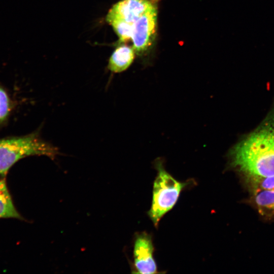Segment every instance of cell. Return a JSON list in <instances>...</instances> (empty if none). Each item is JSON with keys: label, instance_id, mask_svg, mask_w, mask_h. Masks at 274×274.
Segmentation results:
<instances>
[{"label": "cell", "instance_id": "4", "mask_svg": "<svg viewBox=\"0 0 274 274\" xmlns=\"http://www.w3.org/2000/svg\"><path fill=\"white\" fill-rule=\"evenodd\" d=\"M154 4L149 0H122L109 10L106 21L122 24L131 36L133 23Z\"/></svg>", "mask_w": 274, "mask_h": 274}, {"label": "cell", "instance_id": "8", "mask_svg": "<svg viewBox=\"0 0 274 274\" xmlns=\"http://www.w3.org/2000/svg\"><path fill=\"white\" fill-rule=\"evenodd\" d=\"M22 219L15 208L5 180H0V218Z\"/></svg>", "mask_w": 274, "mask_h": 274}, {"label": "cell", "instance_id": "6", "mask_svg": "<svg viewBox=\"0 0 274 274\" xmlns=\"http://www.w3.org/2000/svg\"><path fill=\"white\" fill-rule=\"evenodd\" d=\"M154 250L150 234L143 232L136 235L133 246V265L136 273H157V266L153 256Z\"/></svg>", "mask_w": 274, "mask_h": 274}, {"label": "cell", "instance_id": "7", "mask_svg": "<svg viewBox=\"0 0 274 274\" xmlns=\"http://www.w3.org/2000/svg\"><path fill=\"white\" fill-rule=\"evenodd\" d=\"M135 51L133 47L121 45L116 48L109 60L108 68L114 73L127 70L132 63Z\"/></svg>", "mask_w": 274, "mask_h": 274}, {"label": "cell", "instance_id": "9", "mask_svg": "<svg viewBox=\"0 0 274 274\" xmlns=\"http://www.w3.org/2000/svg\"><path fill=\"white\" fill-rule=\"evenodd\" d=\"M253 194V202L258 212L265 217L273 216L274 191H260Z\"/></svg>", "mask_w": 274, "mask_h": 274}, {"label": "cell", "instance_id": "11", "mask_svg": "<svg viewBox=\"0 0 274 274\" xmlns=\"http://www.w3.org/2000/svg\"><path fill=\"white\" fill-rule=\"evenodd\" d=\"M11 110L10 99L6 90L0 86V125L5 122Z\"/></svg>", "mask_w": 274, "mask_h": 274}, {"label": "cell", "instance_id": "2", "mask_svg": "<svg viewBox=\"0 0 274 274\" xmlns=\"http://www.w3.org/2000/svg\"><path fill=\"white\" fill-rule=\"evenodd\" d=\"M157 171L153 183L152 200L148 215L156 227L161 219L176 204L180 193L192 181L180 182L175 179L165 169L160 159L155 162Z\"/></svg>", "mask_w": 274, "mask_h": 274}, {"label": "cell", "instance_id": "1", "mask_svg": "<svg viewBox=\"0 0 274 274\" xmlns=\"http://www.w3.org/2000/svg\"><path fill=\"white\" fill-rule=\"evenodd\" d=\"M230 164L246 177L274 176V109L229 153Z\"/></svg>", "mask_w": 274, "mask_h": 274}, {"label": "cell", "instance_id": "5", "mask_svg": "<svg viewBox=\"0 0 274 274\" xmlns=\"http://www.w3.org/2000/svg\"><path fill=\"white\" fill-rule=\"evenodd\" d=\"M157 6L154 4L132 25L130 40L135 52L142 54L152 45L156 34Z\"/></svg>", "mask_w": 274, "mask_h": 274}, {"label": "cell", "instance_id": "3", "mask_svg": "<svg viewBox=\"0 0 274 274\" xmlns=\"http://www.w3.org/2000/svg\"><path fill=\"white\" fill-rule=\"evenodd\" d=\"M58 152L36 133L0 139V175L5 177L16 162L25 157L46 155L53 158Z\"/></svg>", "mask_w": 274, "mask_h": 274}, {"label": "cell", "instance_id": "10", "mask_svg": "<svg viewBox=\"0 0 274 274\" xmlns=\"http://www.w3.org/2000/svg\"><path fill=\"white\" fill-rule=\"evenodd\" d=\"M248 184L253 193L260 191H274V176L268 177H247Z\"/></svg>", "mask_w": 274, "mask_h": 274}]
</instances>
